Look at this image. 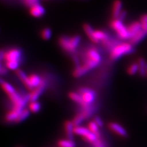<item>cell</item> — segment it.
<instances>
[{"label": "cell", "instance_id": "obj_1", "mask_svg": "<svg viewBox=\"0 0 147 147\" xmlns=\"http://www.w3.org/2000/svg\"><path fill=\"white\" fill-rule=\"evenodd\" d=\"M134 52V45L130 42L118 43L110 50V57L113 60H116L124 55L131 54Z\"/></svg>", "mask_w": 147, "mask_h": 147}, {"label": "cell", "instance_id": "obj_2", "mask_svg": "<svg viewBox=\"0 0 147 147\" xmlns=\"http://www.w3.org/2000/svg\"><path fill=\"white\" fill-rule=\"evenodd\" d=\"M101 61V56L96 49H90L85 55L84 63L82 64L88 71L97 66Z\"/></svg>", "mask_w": 147, "mask_h": 147}, {"label": "cell", "instance_id": "obj_3", "mask_svg": "<svg viewBox=\"0 0 147 147\" xmlns=\"http://www.w3.org/2000/svg\"><path fill=\"white\" fill-rule=\"evenodd\" d=\"M81 40L79 36H74L72 37H68L66 36H63L59 39V45L65 51L73 53L76 51V49L79 46Z\"/></svg>", "mask_w": 147, "mask_h": 147}, {"label": "cell", "instance_id": "obj_4", "mask_svg": "<svg viewBox=\"0 0 147 147\" xmlns=\"http://www.w3.org/2000/svg\"><path fill=\"white\" fill-rule=\"evenodd\" d=\"M110 25L121 39L129 40V34L127 27L124 25L122 20L118 18H113V20L110 22Z\"/></svg>", "mask_w": 147, "mask_h": 147}, {"label": "cell", "instance_id": "obj_5", "mask_svg": "<svg viewBox=\"0 0 147 147\" xmlns=\"http://www.w3.org/2000/svg\"><path fill=\"white\" fill-rule=\"evenodd\" d=\"M74 134L82 136L86 141L93 144L99 139V137L94 133L91 132L88 127L81 126H75Z\"/></svg>", "mask_w": 147, "mask_h": 147}, {"label": "cell", "instance_id": "obj_6", "mask_svg": "<svg viewBox=\"0 0 147 147\" xmlns=\"http://www.w3.org/2000/svg\"><path fill=\"white\" fill-rule=\"evenodd\" d=\"M78 92L81 94L84 103V107L82 109L91 106L96 99L95 91L88 88H80Z\"/></svg>", "mask_w": 147, "mask_h": 147}, {"label": "cell", "instance_id": "obj_7", "mask_svg": "<svg viewBox=\"0 0 147 147\" xmlns=\"http://www.w3.org/2000/svg\"><path fill=\"white\" fill-rule=\"evenodd\" d=\"M22 52L18 49H12L4 52V61H18L20 62Z\"/></svg>", "mask_w": 147, "mask_h": 147}, {"label": "cell", "instance_id": "obj_8", "mask_svg": "<svg viewBox=\"0 0 147 147\" xmlns=\"http://www.w3.org/2000/svg\"><path fill=\"white\" fill-rule=\"evenodd\" d=\"M47 85V81L45 78L42 77V81H41L40 84L34 88L33 90L31 91L29 94L30 101H35L38 100L40 96L42 94L44 91L45 90L46 86Z\"/></svg>", "mask_w": 147, "mask_h": 147}, {"label": "cell", "instance_id": "obj_9", "mask_svg": "<svg viewBox=\"0 0 147 147\" xmlns=\"http://www.w3.org/2000/svg\"><path fill=\"white\" fill-rule=\"evenodd\" d=\"M109 128L112 131L115 132L118 135L123 137L127 136V132L124 127L119 123L115 122H111L109 124Z\"/></svg>", "mask_w": 147, "mask_h": 147}, {"label": "cell", "instance_id": "obj_10", "mask_svg": "<svg viewBox=\"0 0 147 147\" xmlns=\"http://www.w3.org/2000/svg\"><path fill=\"white\" fill-rule=\"evenodd\" d=\"M16 71V74L17 77L19 78V79L22 81L23 84L26 86V88L30 91H32L34 88L33 87L31 86L30 82L29 80V76H28L26 73L20 69H18Z\"/></svg>", "mask_w": 147, "mask_h": 147}, {"label": "cell", "instance_id": "obj_11", "mask_svg": "<svg viewBox=\"0 0 147 147\" xmlns=\"http://www.w3.org/2000/svg\"><path fill=\"white\" fill-rule=\"evenodd\" d=\"M45 9L39 3H37L34 5L30 7V12L31 15L34 17H40L45 13Z\"/></svg>", "mask_w": 147, "mask_h": 147}, {"label": "cell", "instance_id": "obj_12", "mask_svg": "<svg viewBox=\"0 0 147 147\" xmlns=\"http://www.w3.org/2000/svg\"><path fill=\"white\" fill-rule=\"evenodd\" d=\"M142 24L140 22H134L127 26L129 34V39L134 36L137 33L142 30Z\"/></svg>", "mask_w": 147, "mask_h": 147}, {"label": "cell", "instance_id": "obj_13", "mask_svg": "<svg viewBox=\"0 0 147 147\" xmlns=\"http://www.w3.org/2000/svg\"><path fill=\"white\" fill-rule=\"evenodd\" d=\"M74 127L75 126L72 121H66L64 123V129H65L66 135L68 139L74 140Z\"/></svg>", "mask_w": 147, "mask_h": 147}, {"label": "cell", "instance_id": "obj_14", "mask_svg": "<svg viewBox=\"0 0 147 147\" xmlns=\"http://www.w3.org/2000/svg\"><path fill=\"white\" fill-rule=\"evenodd\" d=\"M146 36L147 31L142 28V30L139 32V33H137L134 36H133L132 38L129 39V42L133 45H137V44L140 42Z\"/></svg>", "mask_w": 147, "mask_h": 147}, {"label": "cell", "instance_id": "obj_15", "mask_svg": "<svg viewBox=\"0 0 147 147\" xmlns=\"http://www.w3.org/2000/svg\"><path fill=\"white\" fill-rule=\"evenodd\" d=\"M123 4L120 0H115L112 6V16L113 18H118L122 12Z\"/></svg>", "mask_w": 147, "mask_h": 147}, {"label": "cell", "instance_id": "obj_16", "mask_svg": "<svg viewBox=\"0 0 147 147\" xmlns=\"http://www.w3.org/2000/svg\"><path fill=\"white\" fill-rule=\"evenodd\" d=\"M1 84L3 91L5 92L8 96L13 94L17 91L16 88L11 84L3 80V79H1Z\"/></svg>", "mask_w": 147, "mask_h": 147}, {"label": "cell", "instance_id": "obj_17", "mask_svg": "<svg viewBox=\"0 0 147 147\" xmlns=\"http://www.w3.org/2000/svg\"><path fill=\"white\" fill-rule=\"evenodd\" d=\"M94 43L98 44L100 41H103L105 40L108 39V36L107 34L105 33V32L100 31V30H96L94 32Z\"/></svg>", "mask_w": 147, "mask_h": 147}, {"label": "cell", "instance_id": "obj_18", "mask_svg": "<svg viewBox=\"0 0 147 147\" xmlns=\"http://www.w3.org/2000/svg\"><path fill=\"white\" fill-rule=\"evenodd\" d=\"M69 98L71 100L74 101L77 104H79L82 108L84 107V101H83L81 94L79 92H71V93L69 94Z\"/></svg>", "mask_w": 147, "mask_h": 147}, {"label": "cell", "instance_id": "obj_19", "mask_svg": "<svg viewBox=\"0 0 147 147\" xmlns=\"http://www.w3.org/2000/svg\"><path fill=\"white\" fill-rule=\"evenodd\" d=\"M138 64H139V74L141 77H146V62L143 58H140L138 59Z\"/></svg>", "mask_w": 147, "mask_h": 147}, {"label": "cell", "instance_id": "obj_20", "mask_svg": "<svg viewBox=\"0 0 147 147\" xmlns=\"http://www.w3.org/2000/svg\"><path fill=\"white\" fill-rule=\"evenodd\" d=\"M29 80L31 86L33 87V88L38 86L42 81V77L37 74H31L29 76Z\"/></svg>", "mask_w": 147, "mask_h": 147}, {"label": "cell", "instance_id": "obj_21", "mask_svg": "<svg viewBox=\"0 0 147 147\" xmlns=\"http://www.w3.org/2000/svg\"><path fill=\"white\" fill-rule=\"evenodd\" d=\"M86 119V116L85 115V114L82 112L80 113H77L74 117V118H73L72 121L74 124V125L75 126H80L82 123Z\"/></svg>", "mask_w": 147, "mask_h": 147}, {"label": "cell", "instance_id": "obj_22", "mask_svg": "<svg viewBox=\"0 0 147 147\" xmlns=\"http://www.w3.org/2000/svg\"><path fill=\"white\" fill-rule=\"evenodd\" d=\"M88 72V71L84 66L79 65L76 67L75 70L73 72V75L75 77H80L85 75Z\"/></svg>", "mask_w": 147, "mask_h": 147}, {"label": "cell", "instance_id": "obj_23", "mask_svg": "<svg viewBox=\"0 0 147 147\" xmlns=\"http://www.w3.org/2000/svg\"><path fill=\"white\" fill-rule=\"evenodd\" d=\"M30 110L28 109H24L22 110V111L19 114V115L17 117L16 120V123H21L25 121V119L30 116Z\"/></svg>", "mask_w": 147, "mask_h": 147}, {"label": "cell", "instance_id": "obj_24", "mask_svg": "<svg viewBox=\"0 0 147 147\" xmlns=\"http://www.w3.org/2000/svg\"><path fill=\"white\" fill-rule=\"evenodd\" d=\"M59 147H76V144L72 140L70 139H61L58 142Z\"/></svg>", "mask_w": 147, "mask_h": 147}, {"label": "cell", "instance_id": "obj_25", "mask_svg": "<svg viewBox=\"0 0 147 147\" xmlns=\"http://www.w3.org/2000/svg\"><path fill=\"white\" fill-rule=\"evenodd\" d=\"M84 30L85 33L87 35V36L91 39V41H93L94 42V30H93V28L89 24H85L84 25Z\"/></svg>", "mask_w": 147, "mask_h": 147}, {"label": "cell", "instance_id": "obj_26", "mask_svg": "<svg viewBox=\"0 0 147 147\" xmlns=\"http://www.w3.org/2000/svg\"><path fill=\"white\" fill-rule=\"evenodd\" d=\"M28 107V109L30 110V112L33 113H38L40 110L41 105L40 102H39L38 100L30 101Z\"/></svg>", "mask_w": 147, "mask_h": 147}, {"label": "cell", "instance_id": "obj_27", "mask_svg": "<svg viewBox=\"0 0 147 147\" xmlns=\"http://www.w3.org/2000/svg\"><path fill=\"white\" fill-rule=\"evenodd\" d=\"M99 126L95 123L94 121H90L88 125V128L91 132L95 134L98 137H100V132H99Z\"/></svg>", "mask_w": 147, "mask_h": 147}, {"label": "cell", "instance_id": "obj_28", "mask_svg": "<svg viewBox=\"0 0 147 147\" xmlns=\"http://www.w3.org/2000/svg\"><path fill=\"white\" fill-rule=\"evenodd\" d=\"M139 64L138 63H134L131 64V65L128 67L127 69V72L128 73L129 75L130 76H134L137 72H139Z\"/></svg>", "mask_w": 147, "mask_h": 147}, {"label": "cell", "instance_id": "obj_29", "mask_svg": "<svg viewBox=\"0 0 147 147\" xmlns=\"http://www.w3.org/2000/svg\"><path fill=\"white\" fill-rule=\"evenodd\" d=\"M52 35V30L49 28H45L41 32V36L44 40H49L51 38Z\"/></svg>", "mask_w": 147, "mask_h": 147}, {"label": "cell", "instance_id": "obj_30", "mask_svg": "<svg viewBox=\"0 0 147 147\" xmlns=\"http://www.w3.org/2000/svg\"><path fill=\"white\" fill-rule=\"evenodd\" d=\"M39 0H24V2L26 5L30 7L34 5V4L38 3Z\"/></svg>", "mask_w": 147, "mask_h": 147}, {"label": "cell", "instance_id": "obj_31", "mask_svg": "<svg viewBox=\"0 0 147 147\" xmlns=\"http://www.w3.org/2000/svg\"><path fill=\"white\" fill-rule=\"evenodd\" d=\"M94 121H95V123L97 124V125L99 126V127H102L104 125V123L103 121L102 120V119H101L99 117H95L94 118Z\"/></svg>", "mask_w": 147, "mask_h": 147}, {"label": "cell", "instance_id": "obj_32", "mask_svg": "<svg viewBox=\"0 0 147 147\" xmlns=\"http://www.w3.org/2000/svg\"><path fill=\"white\" fill-rule=\"evenodd\" d=\"M0 72L1 76L6 75L7 72V68L5 66H4L2 63L1 64V67H0Z\"/></svg>", "mask_w": 147, "mask_h": 147}, {"label": "cell", "instance_id": "obj_33", "mask_svg": "<svg viewBox=\"0 0 147 147\" xmlns=\"http://www.w3.org/2000/svg\"><path fill=\"white\" fill-rule=\"evenodd\" d=\"M126 15H127L126 12L123 11L121 13V14L119 15V17H118V19H119V20H121L123 21L124 19H125V18L126 17Z\"/></svg>", "mask_w": 147, "mask_h": 147}, {"label": "cell", "instance_id": "obj_34", "mask_svg": "<svg viewBox=\"0 0 147 147\" xmlns=\"http://www.w3.org/2000/svg\"><path fill=\"white\" fill-rule=\"evenodd\" d=\"M140 22H145L147 24V14H145L142 16L140 17Z\"/></svg>", "mask_w": 147, "mask_h": 147}, {"label": "cell", "instance_id": "obj_35", "mask_svg": "<svg viewBox=\"0 0 147 147\" xmlns=\"http://www.w3.org/2000/svg\"><path fill=\"white\" fill-rule=\"evenodd\" d=\"M4 52L3 50H1V52H0V59H1V61L2 62L4 60Z\"/></svg>", "mask_w": 147, "mask_h": 147}, {"label": "cell", "instance_id": "obj_36", "mask_svg": "<svg viewBox=\"0 0 147 147\" xmlns=\"http://www.w3.org/2000/svg\"><path fill=\"white\" fill-rule=\"evenodd\" d=\"M146 77H147V63L146 64Z\"/></svg>", "mask_w": 147, "mask_h": 147}]
</instances>
